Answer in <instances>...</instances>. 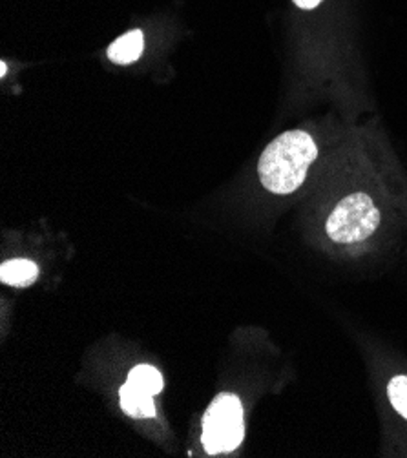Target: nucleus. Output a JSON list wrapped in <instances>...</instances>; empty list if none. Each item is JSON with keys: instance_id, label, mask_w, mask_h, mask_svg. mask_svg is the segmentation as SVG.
I'll list each match as a JSON object with an SVG mask.
<instances>
[{"instance_id": "obj_10", "label": "nucleus", "mask_w": 407, "mask_h": 458, "mask_svg": "<svg viewBox=\"0 0 407 458\" xmlns=\"http://www.w3.org/2000/svg\"><path fill=\"white\" fill-rule=\"evenodd\" d=\"M0 75H6V63H3V66H0Z\"/></svg>"}, {"instance_id": "obj_5", "label": "nucleus", "mask_w": 407, "mask_h": 458, "mask_svg": "<svg viewBox=\"0 0 407 458\" xmlns=\"http://www.w3.org/2000/svg\"><path fill=\"white\" fill-rule=\"evenodd\" d=\"M121 409L133 419H152L156 417V405L152 394L130 386L128 382L119 389Z\"/></svg>"}, {"instance_id": "obj_2", "label": "nucleus", "mask_w": 407, "mask_h": 458, "mask_svg": "<svg viewBox=\"0 0 407 458\" xmlns=\"http://www.w3.org/2000/svg\"><path fill=\"white\" fill-rule=\"evenodd\" d=\"M245 437L243 405L238 396L231 393L217 394L208 405L201 440L208 454L233 453L238 449Z\"/></svg>"}, {"instance_id": "obj_4", "label": "nucleus", "mask_w": 407, "mask_h": 458, "mask_svg": "<svg viewBox=\"0 0 407 458\" xmlns=\"http://www.w3.org/2000/svg\"><path fill=\"white\" fill-rule=\"evenodd\" d=\"M145 50V35L141 30H133L119 37L108 46V59L115 64H131L141 57Z\"/></svg>"}, {"instance_id": "obj_8", "label": "nucleus", "mask_w": 407, "mask_h": 458, "mask_svg": "<svg viewBox=\"0 0 407 458\" xmlns=\"http://www.w3.org/2000/svg\"><path fill=\"white\" fill-rule=\"evenodd\" d=\"M387 394L396 413L407 420V377L398 375L387 384Z\"/></svg>"}, {"instance_id": "obj_7", "label": "nucleus", "mask_w": 407, "mask_h": 458, "mask_svg": "<svg viewBox=\"0 0 407 458\" xmlns=\"http://www.w3.org/2000/svg\"><path fill=\"white\" fill-rule=\"evenodd\" d=\"M128 384L138 387L148 394H157L163 391V375L152 368V365H138V368H133L128 375Z\"/></svg>"}, {"instance_id": "obj_3", "label": "nucleus", "mask_w": 407, "mask_h": 458, "mask_svg": "<svg viewBox=\"0 0 407 458\" xmlns=\"http://www.w3.org/2000/svg\"><path fill=\"white\" fill-rule=\"evenodd\" d=\"M380 225V212L368 194H351L343 198L331 212L326 233L327 236L342 245L360 243L373 236Z\"/></svg>"}, {"instance_id": "obj_6", "label": "nucleus", "mask_w": 407, "mask_h": 458, "mask_svg": "<svg viewBox=\"0 0 407 458\" xmlns=\"http://www.w3.org/2000/svg\"><path fill=\"white\" fill-rule=\"evenodd\" d=\"M38 276V267L30 259H10L0 268V282L12 287H28Z\"/></svg>"}, {"instance_id": "obj_9", "label": "nucleus", "mask_w": 407, "mask_h": 458, "mask_svg": "<svg viewBox=\"0 0 407 458\" xmlns=\"http://www.w3.org/2000/svg\"><path fill=\"white\" fill-rule=\"evenodd\" d=\"M293 3L301 10H314V8H318L324 0H293Z\"/></svg>"}, {"instance_id": "obj_1", "label": "nucleus", "mask_w": 407, "mask_h": 458, "mask_svg": "<svg viewBox=\"0 0 407 458\" xmlns=\"http://www.w3.org/2000/svg\"><path fill=\"white\" fill-rule=\"evenodd\" d=\"M318 157L310 133L303 130H291L270 143L258 163L261 185L273 194L296 192L307 177L309 166Z\"/></svg>"}]
</instances>
